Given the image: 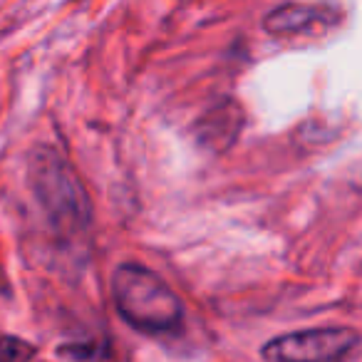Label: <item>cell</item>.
Listing matches in <instances>:
<instances>
[{"label": "cell", "mask_w": 362, "mask_h": 362, "mask_svg": "<svg viewBox=\"0 0 362 362\" xmlns=\"http://www.w3.org/2000/svg\"><path fill=\"white\" fill-rule=\"evenodd\" d=\"M28 184L55 236L72 241L92 226V202L70 161L52 146H37L28 159Z\"/></svg>", "instance_id": "obj_1"}, {"label": "cell", "mask_w": 362, "mask_h": 362, "mask_svg": "<svg viewBox=\"0 0 362 362\" xmlns=\"http://www.w3.org/2000/svg\"><path fill=\"white\" fill-rule=\"evenodd\" d=\"M112 300L119 317L146 335L176 332L184 322V305L171 286L141 263H122L112 276Z\"/></svg>", "instance_id": "obj_2"}, {"label": "cell", "mask_w": 362, "mask_h": 362, "mask_svg": "<svg viewBox=\"0 0 362 362\" xmlns=\"http://www.w3.org/2000/svg\"><path fill=\"white\" fill-rule=\"evenodd\" d=\"M357 345L355 327H310L268 340L261 357L266 362H345Z\"/></svg>", "instance_id": "obj_3"}, {"label": "cell", "mask_w": 362, "mask_h": 362, "mask_svg": "<svg viewBox=\"0 0 362 362\" xmlns=\"http://www.w3.org/2000/svg\"><path fill=\"white\" fill-rule=\"evenodd\" d=\"M243 124H246V115L241 105L233 97H221L194 122V136L204 149L223 154L238 141Z\"/></svg>", "instance_id": "obj_4"}, {"label": "cell", "mask_w": 362, "mask_h": 362, "mask_svg": "<svg viewBox=\"0 0 362 362\" xmlns=\"http://www.w3.org/2000/svg\"><path fill=\"white\" fill-rule=\"evenodd\" d=\"M335 23H340V11L327 3H283L263 18V30L268 35L286 37Z\"/></svg>", "instance_id": "obj_5"}, {"label": "cell", "mask_w": 362, "mask_h": 362, "mask_svg": "<svg viewBox=\"0 0 362 362\" xmlns=\"http://www.w3.org/2000/svg\"><path fill=\"white\" fill-rule=\"evenodd\" d=\"M33 357H35V345L13 335L0 337V362H30Z\"/></svg>", "instance_id": "obj_6"}]
</instances>
